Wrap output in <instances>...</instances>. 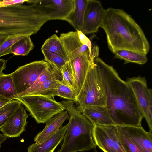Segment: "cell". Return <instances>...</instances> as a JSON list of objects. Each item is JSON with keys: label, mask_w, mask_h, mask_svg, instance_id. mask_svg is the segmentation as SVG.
Returning a JSON list of instances; mask_svg holds the SVG:
<instances>
[{"label": "cell", "mask_w": 152, "mask_h": 152, "mask_svg": "<svg viewBox=\"0 0 152 152\" xmlns=\"http://www.w3.org/2000/svg\"><path fill=\"white\" fill-rule=\"evenodd\" d=\"M69 115L60 148L57 152H77L96 148L93 133L94 125L77 108L73 101H61Z\"/></svg>", "instance_id": "277c9868"}, {"label": "cell", "mask_w": 152, "mask_h": 152, "mask_svg": "<svg viewBox=\"0 0 152 152\" xmlns=\"http://www.w3.org/2000/svg\"><path fill=\"white\" fill-rule=\"evenodd\" d=\"M106 100V106L115 125L141 126L143 117L133 92L113 66L100 57L94 61Z\"/></svg>", "instance_id": "6da1fadb"}, {"label": "cell", "mask_w": 152, "mask_h": 152, "mask_svg": "<svg viewBox=\"0 0 152 152\" xmlns=\"http://www.w3.org/2000/svg\"><path fill=\"white\" fill-rule=\"evenodd\" d=\"M54 69L49 64L43 70L33 84L27 90L18 95L17 97L30 95L35 92L41 86Z\"/></svg>", "instance_id": "83f0119b"}, {"label": "cell", "mask_w": 152, "mask_h": 152, "mask_svg": "<svg viewBox=\"0 0 152 152\" xmlns=\"http://www.w3.org/2000/svg\"><path fill=\"white\" fill-rule=\"evenodd\" d=\"M94 152H97V151H96H96H95Z\"/></svg>", "instance_id": "8d00e7d4"}, {"label": "cell", "mask_w": 152, "mask_h": 152, "mask_svg": "<svg viewBox=\"0 0 152 152\" xmlns=\"http://www.w3.org/2000/svg\"><path fill=\"white\" fill-rule=\"evenodd\" d=\"M41 51L44 56V60L61 73L63 67L67 62L55 53L44 50Z\"/></svg>", "instance_id": "4316f807"}, {"label": "cell", "mask_w": 152, "mask_h": 152, "mask_svg": "<svg viewBox=\"0 0 152 152\" xmlns=\"http://www.w3.org/2000/svg\"><path fill=\"white\" fill-rule=\"evenodd\" d=\"M34 2L50 20L66 21L73 10L75 0H36Z\"/></svg>", "instance_id": "30bf717a"}, {"label": "cell", "mask_w": 152, "mask_h": 152, "mask_svg": "<svg viewBox=\"0 0 152 152\" xmlns=\"http://www.w3.org/2000/svg\"><path fill=\"white\" fill-rule=\"evenodd\" d=\"M44 50L55 53L67 62L69 59L59 37L54 34L47 39L41 47Z\"/></svg>", "instance_id": "7402d4cb"}, {"label": "cell", "mask_w": 152, "mask_h": 152, "mask_svg": "<svg viewBox=\"0 0 152 152\" xmlns=\"http://www.w3.org/2000/svg\"><path fill=\"white\" fill-rule=\"evenodd\" d=\"M61 74L54 69L41 86L30 95L42 96L53 98L57 88V81L60 79Z\"/></svg>", "instance_id": "ffe728a7"}, {"label": "cell", "mask_w": 152, "mask_h": 152, "mask_svg": "<svg viewBox=\"0 0 152 152\" xmlns=\"http://www.w3.org/2000/svg\"><path fill=\"white\" fill-rule=\"evenodd\" d=\"M61 73L62 76L61 80V82L74 90L73 76L71 67L69 61L66 62L64 66Z\"/></svg>", "instance_id": "4dcf8cb0"}, {"label": "cell", "mask_w": 152, "mask_h": 152, "mask_svg": "<svg viewBox=\"0 0 152 152\" xmlns=\"http://www.w3.org/2000/svg\"><path fill=\"white\" fill-rule=\"evenodd\" d=\"M105 10L99 1L88 0L81 31L85 34L97 32L102 24Z\"/></svg>", "instance_id": "8fae6325"}, {"label": "cell", "mask_w": 152, "mask_h": 152, "mask_svg": "<svg viewBox=\"0 0 152 152\" xmlns=\"http://www.w3.org/2000/svg\"><path fill=\"white\" fill-rule=\"evenodd\" d=\"M144 152H152V132H146L142 126L115 125Z\"/></svg>", "instance_id": "4fadbf2b"}, {"label": "cell", "mask_w": 152, "mask_h": 152, "mask_svg": "<svg viewBox=\"0 0 152 152\" xmlns=\"http://www.w3.org/2000/svg\"><path fill=\"white\" fill-rule=\"evenodd\" d=\"M99 48L97 45L92 48L91 54L84 53L70 59V64L73 78V88L77 96L79 94L91 65L95 58L99 57Z\"/></svg>", "instance_id": "9c48e42d"}, {"label": "cell", "mask_w": 152, "mask_h": 152, "mask_svg": "<svg viewBox=\"0 0 152 152\" xmlns=\"http://www.w3.org/2000/svg\"><path fill=\"white\" fill-rule=\"evenodd\" d=\"M115 128L116 136L124 152H144L128 136Z\"/></svg>", "instance_id": "484cf974"}, {"label": "cell", "mask_w": 152, "mask_h": 152, "mask_svg": "<svg viewBox=\"0 0 152 152\" xmlns=\"http://www.w3.org/2000/svg\"><path fill=\"white\" fill-rule=\"evenodd\" d=\"M78 110L106 106L105 95L94 62L90 66L81 89L77 96Z\"/></svg>", "instance_id": "8992f818"}, {"label": "cell", "mask_w": 152, "mask_h": 152, "mask_svg": "<svg viewBox=\"0 0 152 152\" xmlns=\"http://www.w3.org/2000/svg\"><path fill=\"white\" fill-rule=\"evenodd\" d=\"M0 95L12 100L17 96V94L11 74H0Z\"/></svg>", "instance_id": "44dd1931"}, {"label": "cell", "mask_w": 152, "mask_h": 152, "mask_svg": "<svg viewBox=\"0 0 152 152\" xmlns=\"http://www.w3.org/2000/svg\"><path fill=\"white\" fill-rule=\"evenodd\" d=\"M21 104L19 101L14 99L0 108V129Z\"/></svg>", "instance_id": "d4e9b609"}, {"label": "cell", "mask_w": 152, "mask_h": 152, "mask_svg": "<svg viewBox=\"0 0 152 152\" xmlns=\"http://www.w3.org/2000/svg\"><path fill=\"white\" fill-rule=\"evenodd\" d=\"M49 65L44 60L35 61L18 67L11 73L17 96L28 89Z\"/></svg>", "instance_id": "ba28073f"}, {"label": "cell", "mask_w": 152, "mask_h": 152, "mask_svg": "<svg viewBox=\"0 0 152 152\" xmlns=\"http://www.w3.org/2000/svg\"><path fill=\"white\" fill-rule=\"evenodd\" d=\"M59 37L68 59L82 53L89 52L91 54L88 47L80 42L77 31L61 33Z\"/></svg>", "instance_id": "5bb4252c"}, {"label": "cell", "mask_w": 152, "mask_h": 152, "mask_svg": "<svg viewBox=\"0 0 152 152\" xmlns=\"http://www.w3.org/2000/svg\"><path fill=\"white\" fill-rule=\"evenodd\" d=\"M26 36L20 35H9L0 47V57L11 53V48L13 44Z\"/></svg>", "instance_id": "f546056e"}, {"label": "cell", "mask_w": 152, "mask_h": 152, "mask_svg": "<svg viewBox=\"0 0 152 152\" xmlns=\"http://www.w3.org/2000/svg\"><path fill=\"white\" fill-rule=\"evenodd\" d=\"M134 95L138 108L145 119L149 131L152 132V91L148 87L145 77L128 78L126 81Z\"/></svg>", "instance_id": "52a82bcc"}, {"label": "cell", "mask_w": 152, "mask_h": 152, "mask_svg": "<svg viewBox=\"0 0 152 152\" xmlns=\"http://www.w3.org/2000/svg\"><path fill=\"white\" fill-rule=\"evenodd\" d=\"M8 137L3 134H0V149L1 147V144L4 142L7 139Z\"/></svg>", "instance_id": "d590c367"}, {"label": "cell", "mask_w": 152, "mask_h": 152, "mask_svg": "<svg viewBox=\"0 0 152 152\" xmlns=\"http://www.w3.org/2000/svg\"><path fill=\"white\" fill-rule=\"evenodd\" d=\"M20 102L38 124L45 123L50 118L65 110L60 102L52 97L37 95L18 96Z\"/></svg>", "instance_id": "5b68a950"}, {"label": "cell", "mask_w": 152, "mask_h": 152, "mask_svg": "<svg viewBox=\"0 0 152 152\" xmlns=\"http://www.w3.org/2000/svg\"><path fill=\"white\" fill-rule=\"evenodd\" d=\"M113 53L114 54L115 58L124 60V64L132 63L143 65L148 61L146 55L132 51L120 50Z\"/></svg>", "instance_id": "603a6c76"}, {"label": "cell", "mask_w": 152, "mask_h": 152, "mask_svg": "<svg viewBox=\"0 0 152 152\" xmlns=\"http://www.w3.org/2000/svg\"><path fill=\"white\" fill-rule=\"evenodd\" d=\"M93 135L96 145L104 152H117L113 141L104 126L94 125Z\"/></svg>", "instance_id": "ac0fdd59"}, {"label": "cell", "mask_w": 152, "mask_h": 152, "mask_svg": "<svg viewBox=\"0 0 152 152\" xmlns=\"http://www.w3.org/2000/svg\"><path fill=\"white\" fill-rule=\"evenodd\" d=\"M67 127V124L44 140L31 144L28 148V152H54L63 140Z\"/></svg>", "instance_id": "e0dca14e"}, {"label": "cell", "mask_w": 152, "mask_h": 152, "mask_svg": "<svg viewBox=\"0 0 152 152\" xmlns=\"http://www.w3.org/2000/svg\"><path fill=\"white\" fill-rule=\"evenodd\" d=\"M69 114L66 110L55 115L45 122L43 129L36 135L34 141L39 143L46 139L58 131L64 121L69 117Z\"/></svg>", "instance_id": "9a60e30c"}, {"label": "cell", "mask_w": 152, "mask_h": 152, "mask_svg": "<svg viewBox=\"0 0 152 152\" xmlns=\"http://www.w3.org/2000/svg\"><path fill=\"white\" fill-rule=\"evenodd\" d=\"M7 61L3 59H0V74L3 72V71L6 67Z\"/></svg>", "instance_id": "836d02e7"}, {"label": "cell", "mask_w": 152, "mask_h": 152, "mask_svg": "<svg viewBox=\"0 0 152 152\" xmlns=\"http://www.w3.org/2000/svg\"><path fill=\"white\" fill-rule=\"evenodd\" d=\"M88 0H75V7L66 21L77 31L81 30Z\"/></svg>", "instance_id": "d6986e66"}, {"label": "cell", "mask_w": 152, "mask_h": 152, "mask_svg": "<svg viewBox=\"0 0 152 152\" xmlns=\"http://www.w3.org/2000/svg\"><path fill=\"white\" fill-rule=\"evenodd\" d=\"M9 36L7 34L0 33V47Z\"/></svg>", "instance_id": "e575fe53"}, {"label": "cell", "mask_w": 152, "mask_h": 152, "mask_svg": "<svg viewBox=\"0 0 152 152\" xmlns=\"http://www.w3.org/2000/svg\"><path fill=\"white\" fill-rule=\"evenodd\" d=\"M61 80L59 79L57 80L55 96H58L67 100L76 102L77 96L74 91L62 83Z\"/></svg>", "instance_id": "f1b7e54d"}, {"label": "cell", "mask_w": 152, "mask_h": 152, "mask_svg": "<svg viewBox=\"0 0 152 152\" xmlns=\"http://www.w3.org/2000/svg\"><path fill=\"white\" fill-rule=\"evenodd\" d=\"M26 1L5 5L0 0V33L30 36L49 20L36 4H25Z\"/></svg>", "instance_id": "3957f363"}, {"label": "cell", "mask_w": 152, "mask_h": 152, "mask_svg": "<svg viewBox=\"0 0 152 152\" xmlns=\"http://www.w3.org/2000/svg\"><path fill=\"white\" fill-rule=\"evenodd\" d=\"M80 110L94 125H115L106 106L89 107Z\"/></svg>", "instance_id": "2e32d148"}, {"label": "cell", "mask_w": 152, "mask_h": 152, "mask_svg": "<svg viewBox=\"0 0 152 152\" xmlns=\"http://www.w3.org/2000/svg\"><path fill=\"white\" fill-rule=\"evenodd\" d=\"M11 101V100L6 99L0 95V108L9 102Z\"/></svg>", "instance_id": "d6a6232c"}, {"label": "cell", "mask_w": 152, "mask_h": 152, "mask_svg": "<svg viewBox=\"0 0 152 152\" xmlns=\"http://www.w3.org/2000/svg\"><path fill=\"white\" fill-rule=\"evenodd\" d=\"M23 105L22 104L0 129L2 134L8 138L19 137L25 130L29 115L26 113Z\"/></svg>", "instance_id": "7c38bea8"}, {"label": "cell", "mask_w": 152, "mask_h": 152, "mask_svg": "<svg viewBox=\"0 0 152 152\" xmlns=\"http://www.w3.org/2000/svg\"><path fill=\"white\" fill-rule=\"evenodd\" d=\"M34 47L30 36H26L13 44L11 48V53L15 55L26 56Z\"/></svg>", "instance_id": "cb8c5ba5"}, {"label": "cell", "mask_w": 152, "mask_h": 152, "mask_svg": "<svg viewBox=\"0 0 152 152\" xmlns=\"http://www.w3.org/2000/svg\"><path fill=\"white\" fill-rule=\"evenodd\" d=\"M79 39L81 43L83 45L87 46L90 51V54H91L92 49V44L90 39L83 33L81 31L77 30Z\"/></svg>", "instance_id": "1f68e13d"}, {"label": "cell", "mask_w": 152, "mask_h": 152, "mask_svg": "<svg viewBox=\"0 0 152 152\" xmlns=\"http://www.w3.org/2000/svg\"><path fill=\"white\" fill-rule=\"evenodd\" d=\"M100 27L105 33L108 47L112 53L126 50L146 55L149 51V42L142 28L122 9L105 10Z\"/></svg>", "instance_id": "7a4b0ae2"}]
</instances>
